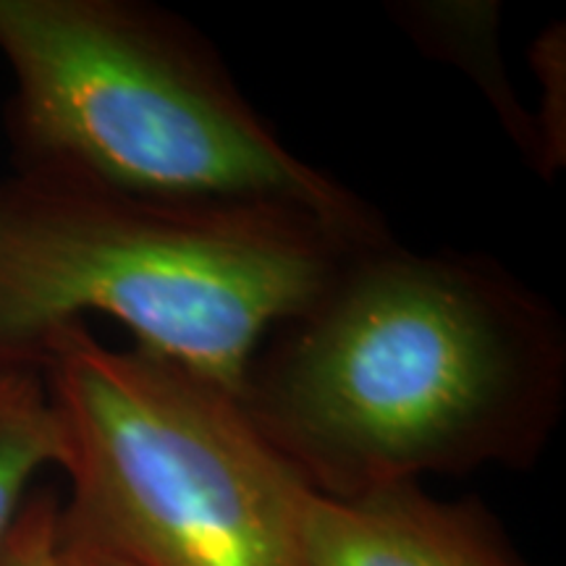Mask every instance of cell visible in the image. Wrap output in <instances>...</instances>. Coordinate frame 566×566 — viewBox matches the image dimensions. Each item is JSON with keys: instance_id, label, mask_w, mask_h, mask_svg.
<instances>
[{"instance_id": "6da1fadb", "label": "cell", "mask_w": 566, "mask_h": 566, "mask_svg": "<svg viewBox=\"0 0 566 566\" xmlns=\"http://www.w3.org/2000/svg\"><path fill=\"white\" fill-rule=\"evenodd\" d=\"M239 401L313 491L338 499L527 470L564 415L566 325L491 254L391 237L260 346Z\"/></svg>"}, {"instance_id": "7a4b0ae2", "label": "cell", "mask_w": 566, "mask_h": 566, "mask_svg": "<svg viewBox=\"0 0 566 566\" xmlns=\"http://www.w3.org/2000/svg\"><path fill=\"white\" fill-rule=\"evenodd\" d=\"M370 244L286 205L13 174L0 181V367H40L48 336L95 313L239 396L260 346Z\"/></svg>"}, {"instance_id": "3957f363", "label": "cell", "mask_w": 566, "mask_h": 566, "mask_svg": "<svg viewBox=\"0 0 566 566\" xmlns=\"http://www.w3.org/2000/svg\"><path fill=\"white\" fill-rule=\"evenodd\" d=\"M17 174L118 192L310 210L363 242L388 226L289 150L179 13L142 0H0Z\"/></svg>"}, {"instance_id": "277c9868", "label": "cell", "mask_w": 566, "mask_h": 566, "mask_svg": "<svg viewBox=\"0 0 566 566\" xmlns=\"http://www.w3.org/2000/svg\"><path fill=\"white\" fill-rule=\"evenodd\" d=\"M71 485L61 530L132 566H302L310 485L239 396L87 323L42 344Z\"/></svg>"}, {"instance_id": "5b68a950", "label": "cell", "mask_w": 566, "mask_h": 566, "mask_svg": "<svg viewBox=\"0 0 566 566\" xmlns=\"http://www.w3.org/2000/svg\"><path fill=\"white\" fill-rule=\"evenodd\" d=\"M302 566H533L483 501H441L422 483L325 495L300 509Z\"/></svg>"}, {"instance_id": "8992f818", "label": "cell", "mask_w": 566, "mask_h": 566, "mask_svg": "<svg viewBox=\"0 0 566 566\" xmlns=\"http://www.w3.org/2000/svg\"><path fill=\"white\" fill-rule=\"evenodd\" d=\"M391 13L420 51L454 63L475 80L501 126L535 168L537 134L533 113L520 103L501 61V6L491 0H424L394 6Z\"/></svg>"}, {"instance_id": "52a82bcc", "label": "cell", "mask_w": 566, "mask_h": 566, "mask_svg": "<svg viewBox=\"0 0 566 566\" xmlns=\"http://www.w3.org/2000/svg\"><path fill=\"white\" fill-rule=\"evenodd\" d=\"M61 451V424L40 367H0V541L40 472L59 470Z\"/></svg>"}, {"instance_id": "ba28073f", "label": "cell", "mask_w": 566, "mask_h": 566, "mask_svg": "<svg viewBox=\"0 0 566 566\" xmlns=\"http://www.w3.org/2000/svg\"><path fill=\"white\" fill-rule=\"evenodd\" d=\"M566 34L558 24L537 38L530 51L535 74L543 84L541 108L533 113L537 134V166L535 171L551 179L566 160Z\"/></svg>"}, {"instance_id": "9c48e42d", "label": "cell", "mask_w": 566, "mask_h": 566, "mask_svg": "<svg viewBox=\"0 0 566 566\" xmlns=\"http://www.w3.org/2000/svg\"><path fill=\"white\" fill-rule=\"evenodd\" d=\"M61 501L51 491H34L0 541V566H61Z\"/></svg>"}, {"instance_id": "30bf717a", "label": "cell", "mask_w": 566, "mask_h": 566, "mask_svg": "<svg viewBox=\"0 0 566 566\" xmlns=\"http://www.w3.org/2000/svg\"><path fill=\"white\" fill-rule=\"evenodd\" d=\"M59 548H61V566H132L124 558L108 554V551L84 543L80 537H71L61 530L59 520Z\"/></svg>"}]
</instances>
